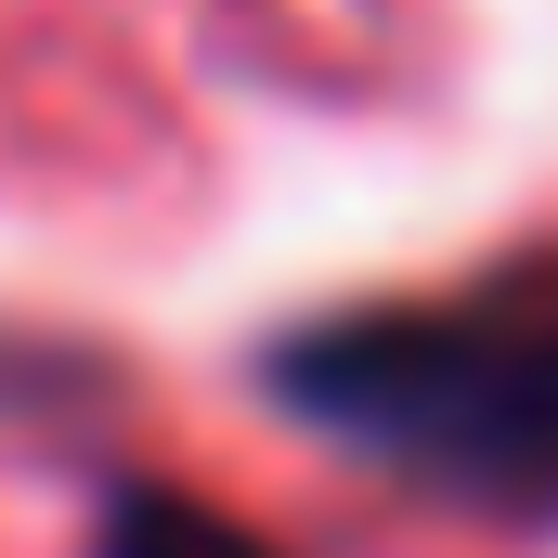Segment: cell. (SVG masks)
<instances>
[{
	"label": "cell",
	"instance_id": "6da1fadb",
	"mask_svg": "<svg viewBox=\"0 0 558 558\" xmlns=\"http://www.w3.org/2000/svg\"><path fill=\"white\" fill-rule=\"evenodd\" d=\"M286 403H325L403 468L428 454L494 494H558V338H468V325L325 338L286 364Z\"/></svg>",
	"mask_w": 558,
	"mask_h": 558
},
{
	"label": "cell",
	"instance_id": "7a4b0ae2",
	"mask_svg": "<svg viewBox=\"0 0 558 558\" xmlns=\"http://www.w3.org/2000/svg\"><path fill=\"white\" fill-rule=\"evenodd\" d=\"M105 558H274L247 520L195 507V494H118L105 507Z\"/></svg>",
	"mask_w": 558,
	"mask_h": 558
}]
</instances>
